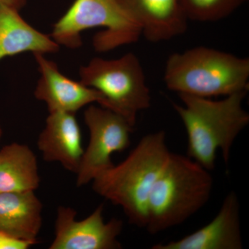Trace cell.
Segmentation results:
<instances>
[{
    "mask_svg": "<svg viewBox=\"0 0 249 249\" xmlns=\"http://www.w3.org/2000/svg\"><path fill=\"white\" fill-rule=\"evenodd\" d=\"M248 0H181L188 20L217 22L229 17Z\"/></svg>",
    "mask_w": 249,
    "mask_h": 249,
    "instance_id": "2e32d148",
    "label": "cell"
},
{
    "mask_svg": "<svg viewBox=\"0 0 249 249\" xmlns=\"http://www.w3.org/2000/svg\"><path fill=\"white\" fill-rule=\"evenodd\" d=\"M247 92L232 93L219 101L181 93L183 106L173 103L188 135L187 156L209 171L215 168L218 150L229 164L232 145L249 124V113L242 106Z\"/></svg>",
    "mask_w": 249,
    "mask_h": 249,
    "instance_id": "6da1fadb",
    "label": "cell"
},
{
    "mask_svg": "<svg viewBox=\"0 0 249 249\" xmlns=\"http://www.w3.org/2000/svg\"><path fill=\"white\" fill-rule=\"evenodd\" d=\"M2 137V128H1V124H0V139Z\"/></svg>",
    "mask_w": 249,
    "mask_h": 249,
    "instance_id": "d6986e66",
    "label": "cell"
},
{
    "mask_svg": "<svg viewBox=\"0 0 249 249\" xmlns=\"http://www.w3.org/2000/svg\"><path fill=\"white\" fill-rule=\"evenodd\" d=\"M40 181L37 159L30 147L13 142L0 150V193L35 191Z\"/></svg>",
    "mask_w": 249,
    "mask_h": 249,
    "instance_id": "9a60e30c",
    "label": "cell"
},
{
    "mask_svg": "<svg viewBox=\"0 0 249 249\" xmlns=\"http://www.w3.org/2000/svg\"><path fill=\"white\" fill-rule=\"evenodd\" d=\"M103 205L85 219L76 221V211L60 206L57 211L55 238L50 249H119L118 240L123 230L122 221L113 218L105 222Z\"/></svg>",
    "mask_w": 249,
    "mask_h": 249,
    "instance_id": "ba28073f",
    "label": "cell"
},
{
    "mask_svg": "<svg viewBox=\"0 0 249 249\" xmlns=\"http://www.w3.org/2000/svg\"><path fill=\"white\" fill-rule=\"evenodd\" d=\"M43 160L58 162L72 173H78L84 150L82 134L75 114L49 112L45 127L37 140Z\"/></svg>",
    "mask_w": 249,
    "mask_h": 249,
    "instance_id": "7c38bea8",
    "label": "cell"
},
{
    "mask_svg": "<svg viewBox=\"0 0 249 249\" xmlns=\"http://www.w3.org/2000/svg\"><path fill=\"white\" fill-rule=\"evenodd\" d=\"M84 121L89 129V141L76 173L78 187L92 181L99 172L114 165L111 155L129 147L134 130L122 116L101 106H89L85 111Z\"/></svg>",
    "mask_w": 249,
    "mask_h": 249,
    "instance_id": "52a82bcc",
    "label": "cell"
},
{
    "mask_svg": "<svg viewBox=\"0 0 249 249\" xmlns=\"http://www.w3.org/2000/svg\"><path fill=\"white\" fill-rule=\"evenodd\" d=\"M60 48L50 35H46L29 24L19 14V11L0 4V61L25 52L45 55L57 53Z\"/></svg>",
    "mask_w": 249,
    "mask_h": 249,
    "instance_id": "4fadbf2b",
    "label": "cell"
},
{
    "mask_svg": "<svg viewBox=\"0 0 249 249\" xmlns=\"http://www.w3.org/2000/svg\"><path fill=\"white\" fill-rule=\"evenodd\" d=\"M142 28L151 42L168 41L183 35L188 21L181 0H116Z\"/></svg>",
    "mask_w": 249,
    "mask_h": 249,
    "instance_id": "8fae6325",
    "label": "cell"
},
{
    "mask_svg": "<svg viewBox=\"0 0 249 249\" xmlns=\"http://www.w3.org/2000/svg\"><path fill=\"white\" fill-rule=\"evenodd\" d=\"M33 54L40 73L34 95L37 100L47 104L49 112L64 111L76 114L91 103L103 104L101 93L85 86L80 81L65 76L57 64L45 58V54Z\"/></svg>",
    "mask_w": 249,
    "mask_h": 249,
    "instance_id": "9c48e42d",
    "label": "cell"
},
{
    "mask_svg": "<svg viewBox=\"0 0 249 249\" xmlns=\"http://www.w3.org/2000/svg\"><path fill=\"white\" fill-rule=\"evenodd\" d=\"M213 178L188 156L172 153L149 196L145 229L156 235L181 225L207 204Z\"/></svg>",
    "mask_w": 249,
    "mask_h": 249,
    "instance_id": "3957f363",
    "label": "cell"
},
{
    "mask_svg": "<svg viewBox=\"0 0 249 249\" xmlns=\"http://www.w3.org/2000/svg\"><path fill=\"white\" fill-rule=\"evenodd\" d=\"M35 244L34 241L22 240L0 232V249H28Z\"/></svg>",
    "mask_w": 249,
    "mask_h": 249,
    "instance_id": "e0dca14e",
    "label": "cell"
},
{
    "mask_svg": "<svg viewBox=\"0 0 249 249\" xmlns=\"http://www.w3.org/2000/svg\"><path fill=\"white\" fill-rule=\"evenodd\" d=\"M27 0H0V4H6L20 11L25 6Z\"/></svg>",
    "mask_w": 249,
    "mask_h": 249,
    "instance_id": "ac0fdd59",
    "label": "cell"
},
{
    "mask_svg": "<svg viewBox=\"0 0 249 249\" xmlns=\"http://www.w3.org/2000/svg\"><path fill=\"white\" fill-rule=\"evenodd\" d=\"M163 80L178 94L200 97L249 91V58L209 47H195L170 55Z\"/></svg>",
    "mask_w": 249,
    "mask_h": 249,
    "instance_id": "277c9868",
    "label": "cell"
},
{
    "mask_svg": "<svg viewBox=\"0 0 249 249\" xmlns=\"http://www.w3.org/2000/svg\"><path fill=\"white\" fill-rule=\"evenodd\" d=\"M238 196L231 191L226 196L217 215L190 235L152 249H242L243 248Z\"/></svg>",
    "mask_w": 249,
    "mask_h": 249,
    "instance_id": "30bf717a",
    "label": "cell"
},
{
    "mask_svg": "<svg viewBox=\"0 0 249 249\" xmlns=\"http://www.w3.org/2000/svg\"><path fill=\"white\" fill-rule=\"evenodd\" d=\"M80 81L103 97L101 107L122 116L132 127L140 111L151 106L150 90L138 57L124 54L114 60L93 58L80 67Z\"/></svg>",
    "mask_w": 249,
    "mask_h": 249,
    "instance_id": "8992f818",
    "label": "cell"
},
{
    "mask_svg": "<svg viewBox=\"0 0 249 249\" xmlns=\"http://www.w3.org/2000/svg\"><path fill=\"white\" fill-rule=\"evenodd\" d=\"M94 27L104 28L93 37L98 53L134 43L142 36V28L116 0H75L50 36L59 45L76 49L83 45L82 32Z\"/></svg>",
    "mask_w": 249,
    "mask_h": 249,
    "instance_id": "5b68a950",
    "label": "cell"
},
{
    "mask_svg": "<svg viewBox=\"0 0 249 249\" xmlns=\"http://www.w3.org/2000/svg\"><path fill=\"white\" fill-rule=\"evenodd\" d=\"M170 155L164 131L147 134L122 163L94 177L93 190L120 206L131 224L145 228L149 196Z\"/></svg>",
    "mask_w": 249,
    "mask_h": 249,
    "instance_id": "7a4b0ae2",
    "label": "cell"
},
{
    "mask_svg": "<svg viewBox=\"0 0 249 249\" xmlns=\"http://www.w3.org/2000/svg\"><path fill=\"white\" fill-rule=\"evenodd\" d=\"M42 211V203L34 191L0 193V232L36 242Z\"/></svg>",
    "mask_w": 249,
    "mask_h": 249,
    "instance_id": "5bb4252c",
    "label": "cell"
}]
</instances>
